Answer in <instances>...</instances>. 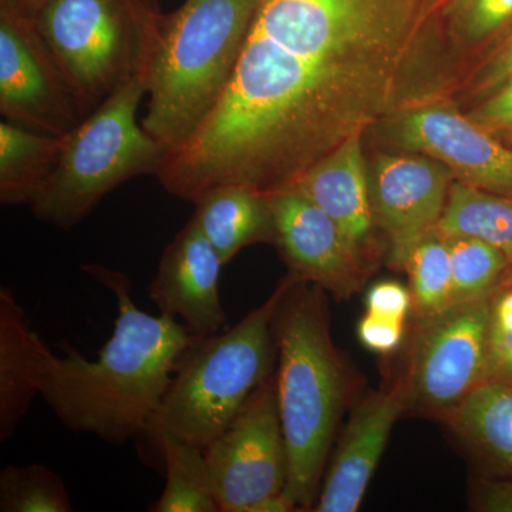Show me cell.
Masks as SVG:
<instances>
[{
	"label": "cell",
	"mask_w": 512,
	"mask_h": 512,
	"mask_svg": "<svg viewBox=\"0 0 512 512\" xmlns=\"http://www.w3.org/2000/svg\"><path fill=\"white\" fill-rule=\"evenodd\" d=\"M436 22L423 0H261L224 96L164 163L188 200L222 185L288 187L403 109Z\"/></svg>",
	"instance_id": "obj_1"
},
{
	"label": "cell",
	"mask_w": 512,
	"mask_h": 512,
	"mask_svg": "<svg viewBox=\"0 0 512 512\" xmlns=\"http://www.w3.org/2000/svg\"><path fill=\"white\" fill-rule=\"evenodd\" d=\"M82 271L116 299L113 335L97 360L66 342L64 356L50 352L40 396L67 430L119 446L146 431L195 338L173 316L141 311L124 272L100 264L83 265Z\"/></svg>",
	"instance_id": "obj_2"
},
{
	"label": "cell",
	"mask_w": 512,
	"mask_h": 512,
	"mask_svg": "<svg viewBox=\"0 0 512 512\" xmlns=\"http://www.w3.org/2000/svg\"><path fill=\"white\" fill-rule=\"evenodd\" d=\"M276 394L288 451L286 493L313 511L348 399V372L330 335L326 292L296 279L272 322Z\"/></svg>",
	"instance_id": "obj_3"
},
{
	"label": "cell",
	"mask_w": 512,
	"mask_h": 512,
	"mask_svg": "<svg viewBox=\"0 0 512 512\" xmlns=\"http://www.w3.org/2000/svg\"><path fill=\"white\" fill-rule=\"evenodd\" d=\"M261 0H185L165 16L141 126L168 153L190 140L227 90Z\"/></svg>",
	"instance_id": "obj_4"
},
{
	"label": "cell",
	"mask_w": 512,
	"mask_h": 512,
	"mask_svg": "<svg viewBox=\"0 0 512 512\" xmlns=\"http://www.w3.org/2000/svg\"><path fill=\"white\" fill-rule=\"evenodd\" d=\"M296 276L282 279L261 306L232 328L195 338L185 349L157 413L140 436L158 454L164 437L205 451L256 387L274 375L272 322Z\"/></svg>",
	"instance_id": "obj_5"
},
{
	"label": "cell",
	"mask_w": 512,
	"mask_h": 512,
	"mask_svg": "<svg viewBox=\"0 0 512 512\" xmlns=\"http://www.w3.org/2000/svg\"><path fill=\"white\" fill-rule=\"evenodd\" d=\"M160 0H50L35 16L84 119L150 76L165 22Z\"/></svg>",
	"instance_id": "obj_6"
},
{
	"label": "cell",
	"mask_w": 512,
	"mask_h": 512,
	"mask_svg": "<svg viewBox=\"0 0 512 512\" xmlns=\"http://www.w3.org/2000/svg\"><path fill=\"white\" fill-rule=\"evenodd\" d=\"M148 77H137L104 101L64 137L52 180L32 205L37 220L69 231L120 185L156 175L167 148L137 119Z\"/></svg>",
	"instance_id": "obj_7"
},
{
	"label": "cell",
	"mask_w": 512,
	"mask_h": 512,
	"mask_svg": "<svg viewBox=\"0 0 512 512\" xmlns=\"http://www.w3.org/2000/svg\"><path fill=\"white\" fill-rule=\"evenodd\" d=\"M204 454L220 512H252L265 498L286 490L288 451L275 375L249 394Z\"/></svg>",
	"instance_id": "obj_8"
},
{
	"label": "cell",
	"mask_w": 512,
	"mask_h": 512,
	"mask_svg": "<svg viewBox=\"0 0 512 512\" xmlns=\"http://www.w3.org/2000/svg\"><path fill=\"white\" fill-rule=\"evenodd\" d=\"M0 114L30 130L64 137L84 116L35 16L0 0Z\"/></svg>",
	"instance_id": "obj_9"
},
{
	"label": "cell",
	"mask_w": 512,
	"mask_h": 512,
	"mask_svg": "<svg viewBox=\"0 0 512 512\" xmlns=\"http://www.w3.org/2000/svg\"><path fill=\"white\" fill-rule=\"evenodd\" d=\"M490 301L454 303L424 320L407 382L421 409L446 417L484 382Z\"/></svg>",
	"instance_id": "obj_10"
},
{
	"label": "cell",
	"mask_w": 512,
	"mask_h": 512,
	"mask_svg": "<svg viewBox=\"0 0 512 512\" xmlns=\"http://www.w3.org/2000/svg\"><path fill=\"white\" fill-rule=\"evenodd\" d=\"M387 131L397 147L446 165L454 180L512 197V147L443 100L393 114Z\"/></svg>",
	"instance_id": "obj_11"
},
{
	"label": "cell",
	"mask_w": 512,
	"mask_h": 512,
	"mask_svg": "<svg viewBox=\"0 0 512 512\" xmlns=\"http://www.w3.org/2000/svg\"><path fill=\"white\" fill-rule=\"evenodd\" d=\"M453 181L446 165L424 154L382 153L375 158L369 170L370 204L394 266L404 268L412 249L436 229Z\"/></svg>",
	"instance_id": "obj_12"
},
{
	"label": "cell",
	"mask_w": 512,
	"mask_h": 512,
	"mask_svg": "<svg viewBox=\"0 0 512 512\" xmlns=\"http://www.w3.org/2000/svg\"><path fill=\"white\" fill-rule=\"evenodd\" d=\"M275 244L291 275L348 299L362 288L366 265L335 221L298 188L268 192Z\"/></svg>",
	"instance_id": "obj_13"
},
{
	"label": "cell",
	"mask_w": 512,
	"mask_h": 512,
	"mask_svg": "<svg viewBox=\"0 0 512 512\" xmlns=\"http://www.w3.org/2000/svg\"><path fill=\"white\" fill-rule=\"evenodd\" d=\"M220 255L191 220L165 247L148 296L164 315L180 319L194 338L227 329L222 306Z\"/></svg>",
	"instance_id": "obj_14"
},
{
	"label": "cell",
	"mask_w": 512,
	"mask_h": 512,
	"mask_svg": "<svg viewBox=\"0 0 512 512\" xmlns=\"http://www.w3.org/2000/svg\"><path fill=\"white\" fill-rule=\"evenodd\" d=\"M407 382L373 392L357 406L313 511L355 512L362 505L390 433L406 407Z\"/></svg>",
	"instance_id": "obj_15"
},
{
	"label": "cell",
	"mask_w": 512,
	"mask_h": 512,
	"mask_svg": "<svg viewBox=\"0 0 512 512\" xmlns=\"http://www.w3.org/2000/svg\"><path fill=\"white\" fill-rule=\"evenodd\" d=\"M362 137L340 144L292 184L335 221L340 231L365 258L376 227L370 204L369 168ZM289 187V185H288Z\"/></svg>",
	"instance_id": "obj_16"
},
{
	"label": "cell",
	"mask_w": 512,
	"mask_h": 512,
	"mask_svg": "<svg viewBox=\"0 0 512 512\" xmlns=\"http://www.w3.org/2000/svg\"><path fill=\"white\" fill-rule=\"evenodd\" d=\"M52 349L30 326L8 286L0 288V441H8L40 396Z\"/></svg>",
	"instance_id": "obj_17"
},
{
	"label": "cell",
	"mask_w": 512,
	"mask_h": 512,
	"mask_svg": "<svg viewBox=\"0 0 512 512\" xmlns=\"http://www.w3.org/2000/svg\"><path fill=\"white\" fill-rule=\"evenodd\" d=\"M190 220L227 265L249 245L274 242L275 224L268 192L245 185H222L194 202Z\"/></svg>",
	"instance_id": "obj_18"
},
{
	"label": "cell",
	"mask_w": 512,
	"mask_h": 512,
	"mask_svg": "<svg viewBox=\"0 0 512 512\" xmlns=\"http://www.w3.org/2000/svg\"><path fill=\"white\" fill-rule=\"evenodd\" d=\"M66 137V136H64ZM64 137L3 119L0 123V202L32 205L45 191L62 156Z\"/></svg>",
	"instance_id": "obj_19"
},
{
	"label": "cell",
	"mask_w": 512,
	"mask_h": 512,
	"mask_svg": "<svg viewBox=\"0 0 512 512\" xmlns=\"http://www.w3.org/2000/svg\"><path fill=\"white\" fill-rule=\"evenodd\" d=\"M446 417L467 443L512 476L511 384H478Z\"/></svg>",
	"instance_id": "obj_20"
},
{
	"label": "cell",
	"mask_w": 512,
	"mask_h": 512,
	"mask_svg": "<svg viewBox=\"0 0 512 512\" xmlns=\"http://www.w3.org/2000/svg\"><path fill=\"white\" fill-rule=\"evenodd\" d=\"M436 231L473 237L500 249L512 268V197L454 180Z\"/></svg>",
	"instance_id": "obj_21"
},
{
	"label": "cell",
	"mask_w": 512,
	"mask_h": 512,
	"mask_svg": "<svg viewBox=\"0 0 512 512\" xmlns=\"http://www.w3.org/2000/svg\"><path fill=\"white\" fill-rule=\"evenodd\" d=\"M437 32L467 56L484 59L512 33V0H448Z\"/></svg>",
	"instance_id": "obj_22"
},
{
	"label": "cell",
	"mask_w": 512,
	"mask_h": 512,
	"mask_svg": "<svg viewBox=\"0 0 512 512\" xmlns=\"http://www.w3.org/2000/svg\"><path fill=\"white\" fill-rule=\"evenodd\" d=\"M165 466V488L151 512H220L204 451L164 437L158 447Z\"/></svg>",
	"instance_id": "obj_23"
},
{
	"label": "cell",
	"mask_w": 512,
	"mask_h": 512,
	"mask_svg": "<svg viewBox=\"0 0 512 512\" xmlns=\"http://www.w3.org/2000/svg\"><path fill=\"white\" fill-rule=\"evenodd\" d=\"M404 269L409 274L413 308L419 318H434L454 305L447 239L436 229L412 249Z\"/></svg>",
	"instance_id": "obj_24"
},
{
	"label": "cell",
	"mask_w": 512,
	"mask_h": 512,
	"mask_svg": "<svg viewBox=\"0 0 512 512\" xmlns=\"http://www.w3.org/2000/svg\"><path fill=\"white\" fill-rule=\"evenodd\" d=\"M444 238L453 272L454 303L490 299L511 269L507 256L478 238Z\"/></svg>",
	"instance_id": "obj_25"
},
{
	"label": "cell",
	"mask_w": 512,
	"mask_h": 512,
	"mask_svg": "<svg viewBox=\"0 0 512 512\" xmlns=\"http://www.w3.org/2000/svg\"><path fill=\"white\" fill-rule=\"evenodd\" d=\"M0 511L70 512L66 485L45 464L8 466L0 471Z\"/></svg>",
	"instance_id": "obj_26"
},
{
	"label": "cell",
	"mask_w": 512,
	"mask_h": 512,
	"mask_svg": "<svg viewBox=\"0 0 512 512\" xmlns=\"http://www.w3.org/2000/svg\"><path fill=\"white\" fill-rule=\"evenodd\" d=\"M484 382L512 386V288L500 285L490 301Z\"/></svg>",
	"instance_id": "obj_27"
},
{
	"label": "cell",
	"mask_w": 512,
	"mask_h": 512,
	"mask_svg": "<svg viewBox=\"0 0 512 512\" xmlns=\"http://www.w3.org/2000/svg\"><path fill=\"white\" fill-rule=\"evenodd\" d=\"M467 116L512 147V76L478 101Z\"/></svg>",
	"instance_id": "obj_28"
},
{
	"label": "cell",
	"mask_w": 512,
	"mask_h": 512,
	"mask_svg": "<svg viewBox=\"0 0 512 512\" xmlns=\"http://www.w3.org/2000/svg\"><path fill=\"white\" fill-rule=\"evenodd\" d=\"M512 76V33L490 55L478 62L471 74L470 96L480 101Z\"/></svg>",
	"instance_id": "obj_29"
},
{
	"label": "cell",
	"mask_w": 512,
	"mask_h": 512,
	"mask_svg": "<svg viewBox=\"0 0 512 512\" xmlns=\"http://www.w3.org/2000/svg\"><path fill=\"white\" fill-rule=\"evenodd\" d=\"M412 308V292L399 282H379L373 285L366 295L367 313L382 316V318L406 322Z\"/></svg>",
	"instance_id": "obj_30"
},
{
	"label": "cell",
	"mask_w": 512,
	"mask_h": 512,
	"mask_svg": "<svg viewBox=\"0 0 512 512\" xmlns=\"http://www.w3.org/2000/svg\"><path fill=\"white\" fill-rule=\"evenodd\" d=\"M357 335L365 348L380 355H389L402 343L404 322L366 312L357 326Z\"/></svg>",
	"instance_id": "obj_31"
},
{
	"label": "cell",
	"mask_w": 512,
	"mask_h": 512,
	"mask_svg": "<svg viewBox=\"0 0 512 512\" xmlns=\"http://www.w3.org/2000/svg\"><path fill=\"white\" fill-rule=\"evenodd\" d=\"M471 498L476 511L512 512V478L478 481Z\"/></svg>",
	"instance_id": "obj_32"
},
{
	"label": "cell",
	"mask_w": 512,
	"mask_h": 512,
	"mask_svg": "<svg viewBox=\"0 0 512 512\" xmlns=\"http://www.w3.org/2000/svg\"><path fill=\"white\" fill-rule=\"evenodd\" d=\"M5 2L22 10V12L28 13L30 16H36L39 10L47 5L50 0H5Z\"/></svg>",
	"instance_id": "obj_33"
},
{
	"label": "cell",
	"mask_w": 512,
	"mask_h": 512,
	"mask_svg": "<svg viewBox=\"0 0 512 512\" xmlns=\"http://www.w3.org/2000/svg\"><path fill=\"white\" fill-rule=\"evenodd\" d=\"M447 2L448 0H423L424 19L433 20L436 18L437 12H439Z\"/></svg>",
	"instance_id": "obj_34"
},
{
	"label": "cell",
	"mask_w": 512,
	"mask_h": 512,
	"mask_svg": "<svg viewBox=\"0 0 512 512\" xmlns=\"http://www.w3.org/2000/svg\"><path fill=\"white\" fill-rule=\"evenodd\" d=\"M501 285L510 286V288H512V268L507 272V275H505L503 284Z\"/></svg>",
	"instance_id": "obj_35"
}]
</instances>
